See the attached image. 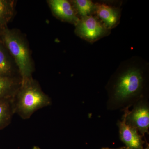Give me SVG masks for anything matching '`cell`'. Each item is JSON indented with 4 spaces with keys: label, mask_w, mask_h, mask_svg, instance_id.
<instances>
[{
    "label": "cell",
    "mask_w": 149,
    "mask_h": 149,
    "mask_svg": "<svg viewBox=\"0 0 149 149\" xmlns=\"http://www.w3.org/2000/svg\"><path fill=\"white\" fill-rule=\"evenodd\" d=\"M143 83V77L139 70L132 68L125 71L118 78L114 88L115 102L123 103L138 95Z\"/></svg>",
    "instance_id": "3957f363"
},
{
    "label": "cell",
    "mask_w": 149,
    "mask_h": 149,
    "mask_svg": "<svg viewBox=\"0 0 149 149\" xmlns=\"http://www.w3.org/2000/svg\"><path fill=\"white\" fill-rule=\"evenodd\" d=\"M98 16L104 22L108 27H112L116 24L118 14L116 10L106 5H99L96 7Z\"/></svg>",
    "instance_id": "9c48e42d"
},
{
    "label": "cell",
    "mask_w": 149,
    "mask_h": 149,
    "mask_svg": "<svg viewBox=\"0 0 149 149\" xmlns=\"http://www.w3.org/2000/svg\"><path fill=\"white\" fill-rule=\"evenodd\" d=\"M14 1L0 0V27L3 29L12 18L14 13Z\"/></svg>",
    "instance_id": "7c38bea8"
},
{
    "label": "cell",
    "mask_w": 149,
    "mask_h": 149,
    "mask_svg": "<svg viewBox=\"0 0 149 149\" xmlns=\"http://www.w3.org/2000/svg\"><path fill=\"white\" fill-rule=\"evenodd\" d=\"M13 98L0 99V130L10 123L14 114Z\"/></svg>",
    "instance_id": "8fae6325"
},
{
    "label": "cell",
    "mask_w": 149,
    "mask_h": 149,
    "mask_svg": "<svg viewBox=\"0 0 149 149\" xmlns=\"http://www.w3.org/2000/svg\"><path fill=\"white\" fill-rule=\"evenodd\" d=\"M101 149H126L125 146L119 147L117 148H108V147H104Z\"/></svg>",
    "instance_id": "5bb4252c"
},
{
    "label": "cell",
    "mask_w": 149,
    "mask_h": 149,
    "mask_svg": "<svg viewBox=\"0 0 149 149\" xmlns=\"http://www.w3.org/2000/svg\"><path fill=\"white\" fill-rule=\"evenodd\" d=\"M128 108H125L122 120L117 123L120 141L125 144L126 149H143L145 143L143 136L139 135L137 129L126 123V117L130 111Z\"/></svg>",
    "instance_id": "277c9868"
},
{
    "label": "cell",
    "mask_w": 149,
    "mask_h": 149,
    "mask_svg": "<svg viewBox=\"0 0 149 149\" xmlns=\"http://www.w3.org/2000/svg\"><path fill=\"white\" fill-rule=\"evenodd\" d=\"M20 84L14 77L0 76V99L13 98Z\"/></svg>",
    "instance_id": "ba28073f"
},
{
    "label": "cell",
    "mask_w": 149,
    "mask_h": 149,
    "mask_svg": "<svg viewBox=\"0 0 149 149\" xmlns=\"http://www.w3.org/2000/svg\"><path fill=\"white\" fill-rule=\"evenodd\" d=\"M73 3L78 13L83 17L88 16L94 8L93 3L88 0H75Z\"/></svg>",
    "instance_id": "4fadbf2b"
},
{
    "label": "cell",
    "mask_w": 149,
    "mask_h": 149,
    "mask_svg": "<svg viewBox=\"0 0 149 149\" xmlns=\"http://www.w3.org/2000/svg\"><path fill=\"white\" fill-rule=\"evenodd\" d=\"M126 123L136 128L144 137L149 134V109L146 104L140 102L136 105L126 117Z\"/></svg>",
    "instance_id": "5b68a950"
},
{
    "label": "cell",
    "mask_w": 149,
    "mask_h": 149,
    "mask_svg": "<svg viewBox=\"0 0 149 149\" xmlns=\"http://www.w3.org/2000/svg\"><path fill=\"white\" fill-rule=\"evenodd\" d=\"M143 149H149V145L148 143H147V142L146 148H143Z\"/></svg>",
    "instance_id": "9a60e30c"
},
{
    "label": "cell",
    "mask_w": 149,
    "mask_h": 149,
    "mask_svg": "<svg viewBox=\"0 0 149 149\" xmlns=\"http://www.w3.org/2000/svg\"><path fill=\"white\" fill-rule=\"evenodd\" d=\"M104 29L100 22L93 16L84 17L77 23L76 32L82 38L94 41L103 34Z\"/></svg>",
    "instance_id": "8992f818"
},
{
    "label": "cell",
    "mask_w": 149,
    "mask_h": 149,
    "mask_svg": "<svg viewBox=\"0 0 149 149\" xmlns=\"http://www.w3.org/2000/svg\"><path fill=\"white\" fill-rule=\"evenodd\" d=\"M13 65L9 53L0 40V76L14 77Z\"/></svg>",
    "instance_id": "30bf717a"
},
{
    "label": "cell",
    "mask_w": 149,
    "mask_h": 149,
    "mask_svg": "<svg viewBox=\"0 0 149 149\" xmlns=\"http://www.w3.org/2000/svg\"><path fill=\"white\" fill-rule=\"evenodd\" d=\"M2 29V28H1V27H0V31H1V30Z\"/></svg>",
    "instance_id": "2e32d148"
},
{
    "label": "cell",
    "mask_w": 149,
    "mask_h": 149,
    "mask_svg": "<svg viewBox=\"0 0 149 149\" xmlns=\"http://www.w3.org/2000/svg\"><path fill=\"white\" fill-rule=\"evenodd\" d=\"M12 102L14 113L26 119L38 110L51 105L52 101L37 81L31 77L21 83Z\"/></svg>",
    "instance_id": "6da1fadb"
},
{
    "label": "cell",
    "mask_w": 149,
    "mask_h": 149,
    "mask_svg": "<svg viewBox=\"0 0 149 149\" xmlns=\"http://www.w3.org/2000/svg\"><path fill=\"white\" fill-rule=\"evenodd\" d=\"M0 40L14 59L21 76V83L32 77V59L23 37L16 30L6 27L0 31Z\"/></svg>",
    "instance_id": "7a4b0ae2"
},
{
    "label": "cell",
    "mask_w": 149,
    "mask_h": 149,
    "mask_svg": "<svg viewBox=\"0 0 149 149\" xmlns=\"http://www.w3.org/2000/svg\"><path fill=\"white\" fill-rule=\"evenodd\" d=\"M49 5L54 14L59 18L72 23L79 21L70 3L66 0H50Z\"/></svg>",
    "instance_id": "52a82bcc"
}]
</instances>
